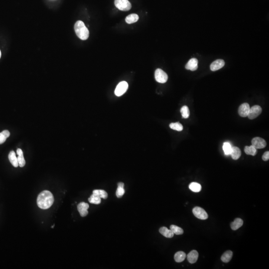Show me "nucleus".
Segmentation results:
<instances>
[{"instance_id":"nucleus-2","label":"nucleus","mask_w":269,"mask_h":269,"mask_svg":"<svg viewBox=\"0 0 269 269\" xmlns=\"http://www.w3.org/2000/svg\"><path fill=\"white\" fill-rule=\"evenodd\" d=\"M74 30L77 36L82 40L88 39L89 36V32L87 27L83 22L78 20L76 22L74 25Z\"/></svg>"},{"instance_id":"nucleus-23","label":"nucleus","mask_w":269,"mask_h":269,"mask_svg":"<svg viewBox=\"0 0 269 269\" xmlns=\"http://www.w3.org/2000/svg\"><path fill=\"white\" fill-rule=\"evenodd\" d=\"M232 146L229 142H225L223 145V150L226 156L230 155L231 153Z\"/></svg>"},{"instance_id":"nucleus-4","label":"nucleus","mask_w":269,"mask_h":269,"mask_svg":"<svg viewBox=\"0 0 269 269\" xmlns=\"http://www.w3.org/2000/svg\"><path fill=\"white\" fill-rule=\"evenodd\" d=\"M155 77L156 80L160 83H165L168 81V75L165 71L159 68L155 71Z\"/></svg>"},{"instance_id":"nucleus-6","label":"nucleus","mask_w":269,"mask_h":269,"mask_svg":"<svg viewBox=\"0 0 269 269\" xmlns=\"http://www.w3.org/2000/svg\"><path fill=\"white\" fill-rule=\"evenodd\" d=\"M128 88V84L126 81H122L119 83L115 90V94L117 96L123 95Z\"/></svg>"},{"instance_id":"nucleus-24","label":"nucleus","mask_w":269,"mask_h":269,"mask_svg":"<svg viewBox=\"0 0 269 269\" xmlns=\"http://www.w3.org/2000/svg\"><path fill=\"white\" fill-rule=\"evenodd\" d=\"M189 188L193 192L198 193L201 190V186L197 182H192L189 185Z\"/></svg>"},{"instance_id":"nucleus-19","label":"nucleus","mask_w":269,"mask_h":269,"mask_svg":"<svg viewBox=\"0 0 269 269\" xmlns=\"http://www.w3.org/2000/svg\"><path fill=\"white\" fill-rule=\"evenodd\" d=\"M186 256H187V255L184 252H182V251H179L175 254L174 258H175V262H177V263H181L185 260Z\"/></svg>"},{"instance_id":"nucleus-32","label":"nucleus","mask_w":269,"mask_h":269,"mask_svg":"<svg viewBox=\"0 0 269 269\" xmlns=\"http://www.w3.org/2000/svg\"><path fill=\"white\" fill-rule=\"evenodd\" d=\"M262 159L264 161H267L269 159V152H265L262 156Z\"/></svg>"},{"instance_id":"nucleus-18","label":"nucleus","mask_w":269,"mask_h":269,"mask_svg":"<svg viewBox=\"0 0 269 269\" xmlns=\"http://www.w3.org/2000/svg\"><path fill=\"white\" fill-rule=\"evenodd\" d=\"M243 221L242 219L237 218L235 219L234 221L231 223V228L233 230H237L238 229L243 225Z\"/></svg>"},{"instance_id":"nucleus-28","label":"nucleus","mask_w":269,"mask_h":269,"mask_svg":"<svg viewBox=\"0 0 269 269\" xmlns=\"http://www.w3.org/2000/svg\"><path fill=\"white\" fill-rule=\"evenodd\" d=\"M170 229L172 231L174 234L181 235L184 233V230L181 227H178L175 225H172L170 226Z\"/></svg>"},{"instance_id":"nucleus-10","label":"nucleus","mask_w":269,"mask_h":269,"mask_svg":"<svg viewBox=\"0 0 269 269\" xmlns=\"http://www.w3.org/2000/svg\"><path fill=\"white\" fill-rule=\"evenodd\" d=\"M89 206L88 204H87L86 203H81L78 204L77 206V209H78V211L79 212L80 215L82 217H85L87 215V214L88 213V209H89Z\"/></svg>"},{"instance_id":"nucleus-27","label":"nucleus","mask_w":269,"mask_h":269,"mask_svg":"<svg viewBox=\"0 0 269 269\" xmlns=\"http://www.w3.org/2000/svg\"><path fill=\"white\" fill-rule=\"evenodd\" d=\"M93 194H95L101 198L106 199L108 197V194L105 190H94L93 191Z\"/></svg>"},{"instance_id":"nucleus-1","label":"nucleus","mask_w":269,"mask_h":269,"mask_svg":"<svg viewBox=\"0 0 269 269\" xmlns=\"http://www.w3.org/2000/svg\"><path fill=\"white\" fill-rule=\"evenodd\" d=\"M54 203V195L49 191L44 190L38 195L37 204L40 209H49Z\"/></svg>"},{"instance_id":"nucleus-3","label":"nucleus","mask_w":269,"mask_h":269,"mask_svg":"<svg viewBox=\"0 0 269 269\" xmlns=\"http://www.w3.org/2000/svg\"><path fill=\"white\" fill-rule=\"evenodd\" d=\"M115 5L118 9L122 11L130 10L132 6L128 0H115Z\"/></svg>"},{"instance_id":"nucleus-12","label":"nucleus","mask_w":269,"mask_h":269,"mask_svg":"<svg viewBox=\"0 0 269 269\" xmlns=\"http://www.w3.org/2000/svg\"><path fill=\"white\" fill-rule=\"evenodd\" d=\"M225 65V62L222 60H217L214 61L210 65L211 71H215L222 68Z\"/></svg>"},{"instance_id":"nucleus-5","label":"nucleus","mask_w":269,"mask_h":269,"mask_svg":"<svg viewBox=\"0 0 269 269\" xmlns=\"http://www.w3.org/2000/svg\"><path fill=\"white\" fill-rule=\"evenodd\" d=\"M262 108L260 106H253L250 108L247 117L249 119L253 120L259 116L262 113Z\"/></svg>"},{"instance_id":"nucleus-8","label":"nucleus","mask_w":269,"mask_h":269,"mask_svg":"<svg viewBox=\"0 0 269 269\" xmlns=\"http://www.w3.org/2000/svg\"><path fill=\"white\" fill-rule=\"evenodd\" d=\"M252 145L256 149H261L266 147L267 143L264 139H262L261 138L256 137L252 139Z\"/></svg>"},{"instance_id":"nucleus-21","label":"nucleus","mask_w":269,"mask_h":269,"mask_svg":"<svg viewBox=\"0 0 269 269\" xmlns=\"http://www.w3.org/2000/svg\"><path fill=\"white\" fill-rule=\"evenodd\" d=\"M232 256H233V253L231 251H227L222 255L221 259L222 261L224 263H228L231 260Z\"/></svg>"},{"instance_id":"nucleus-20","label":"nucleus","mask_w":269,"mask_h":269,"mask_svg":"<svg viewBox=\"0 0 269 269\" xmlns=\"http://www.w3.org/2000/svg\"><path fill=\"white\" fill-rule=\"evenodd\" d=\"M139 17L138 15H137L136 14H132L131 15L128 16L126 17L125 20L127 23L129 24H131V23H134L136 22H137L139 20Z\"/></svg>"},{"instance_id":"nucleus-26","label":"nucleus","mask_w":269,"mask_h":269,"mask_svg":"<svg viewBox=\"0 0 269 269\" xmlns=\"http://www.w3.org/2000/svg\"><path fill=\"white\" fill-rule=\"evenodd\" d=\"M10 136V133L9 131L4 130L0 133V145L4 143L8 138Z\"/></svg>"},{"instance_id":"nucleus-31","label":"nucleus","mask_w":269,"mask_h":269,"mask_svg":"<svg viewBox=\"0 0 269 269\" xmlns=\"http://www.w3.org/2000/svg\"><path fill=\"white\" fill-rule=\"evenodd\" d=\"M125 190L124 188L122 187H118L117 190H116V196L118 198H121L123 196V195L124 194Z\"/></svg>"},{"instance_id":"nucleus-22","label":"nucleus","mask_w":269,"mask_h":269,"mask_svg":"<svg viewBox=\"0 0 269 269\" xmlns=\"http://www.w3.org/2000/svg\"><path fill=\"white\" fill-rule=\"evenodd\" d=\"M245 153L248 155H251L254 156L257 153V149L253 145L250 146H246L244 149Z\"/></svg>"},{"instance_id":"nucleus-17","label":"nucleus","mask_w":269,"mask_h":269,"mask_svg":"<svg viewBox=\"0 0 269 269\" xmlns=\"http://www.w3.org/2000/svg\"><path fill=\"white\" fill-rule=\"evenodd\" d=\"M230 155L233 159L237 160L239 159L241 155V151L239 148L237 147H232L231 153Z\"/></svg>"},{"instance_id":"nucleus-9","label":"nucleus","mask_w":269,"mask_h":269,"mask_svg":"<svg viewBox=\"0 0 269 269\" xmlns=\"http://www.w3.org/2000/svg\"><path fill=\"white\" fill-rule=\"evenodd\" d=\"M250 108V106L247 103H243L241 105L238 109V113L239 115L242 117H247Z\"/></svg>"},{"instance_id":"nucleus-34","label":"nucleus","mask_w":269,"mask_h":269,"mask_svg":"<svg viewBox=\"0 0 269 269\" xmlns=\"http://www.w3.org/2000/svg\"><path fill=\"white\" fill-rule=\"evenodd\" d=\"M1 51H0V58H1Z\"/></svg>"},{"instance_id":"nucleus-14","label":"nucleus","mask_w":269,"mask_h":269,"mask_svg":"<svg viewBox=\"0 0 269 269\" xmlns=\"http://www.w3.org/2000/svg\"><path fill=\"white\" fill-rule=\"evenodd\" d=\"M17 153L18 155L17 159L19 165L21 168H23L25 166V164H26V161H25V158L23 156V152L20 149H17Z\"/></svg>"},{"instance_id":"nucleus-11","label":"nucleus","mask_w":269,"mask_h":269,"mask_svg":"<svg viewBox=\"0 0 269 269\" xmlns=\"http://www.w3.org/2000/svg\"><path fill=\"white\" fill-rule=\"evenodd\" d=\"M198 61L196 58H191L185 65V68L191 71H195L198 68Z\"/></svg>"},{"instance_id":"nucleus-15","label":"nucleus","mask_w":269,"mask_h":269,"mask_svg":"<svg viewBox=\"0 0 269 269\" xmlns=\"http://www.w3.org/2000/svg\"><path fill=\"white\" fill-rule=\"evenodd\" d=\"M159 231L161 234L162 235L165 237L171 238L174 237V233L172 232L171 229L169 230L166 227H161V228L159 229Z\"/></svg>"},{"instance_id":"nucleus-13","label":"nucleus","mask_w":269,"mask_h":269,"mask_svg":"<svg viewBox=\"0 0 269 269\" xmlns=\"http://www.w3.org/2000/svg\"><path fill=\"white\" fill-rule=\"evenodd\" d=\"M198 258V253L196 250L191 251L187 256V259L190 263H195Z\"/></svg>"},{"instance_id":"nucleus-33","label":"nucleus","mask_w":269,"mask_h":269,"mask_svg":"<svg viewBox=\"0 0 269 269\" xmlns=\"http://www.w3.org/2000/svg\"><path fill=\"white\" fill-rule=\"evenodd\" d=\"M124 184L123 182H119L118 184V187H122V188H124Z\"/></svg>"},{"instance_id":"nucleus-25","label":"nucleus","mask_w":269,"mask_h":269,"mask_svg":"<svg viewBox=\"0 0 269 269\" xmlns=\"http://www.w3.org/2000/svg\"><path fill=\"white\" fill-rule=\"evenodd\" d=\"M88 201L92 204H99L101 202V198L95 194H93L89 198Z\"/></svg>"},{"instance_id":"nucleus-29","label":"nucleus","mask_w":269,"mask_h":269,"mask_svg":"<svg viewBox=\"0 0 269 269\" xmlns=\"http://www.w3.org/2000/svg\"><path fill=\"white\" fill-rule=\"evenodd\" d=\"M181 113L182 117L184 119H187L189 117L190 115V111L188 107L187 106H184L181 107Z\"/></svg>"},{"instance_id":"nucleus-16","label":"nucleus","mask_w":269,"mask_h":269,"mask_svg":"<svg viewBox=\"0 0 269 269\" xmlns=\"http://www.w3.org/2000/svg\"><path fill=\"white\" fill-rule=\"evenodd\" d=\"M9 159L11 163L15 168H17L19 166V163L17 161V159L16 156V153L13 150H12L9 153Z\"/></svg>"},{"instance_id":"nucleus-30","label":"nucleus","mask_w":269,"mask_h":269,"mask_svg":"<svg viewBox=\"0 0 269 269\" xmlns=\"http://www.w3.org/2000/svg\"><path fill=\"white\" fill-rule=\"evenodd\" d=\"M169 127L172 130L177 131H181L184 129L182 125L179 122L171 123L169 125Z\"/></svg>"},{"instance_id":"nucleus-7","label":"nucleus","mask_w":269,"mask_h":269,"mask_svg":"<svg viewBox=\"0 0 269 269\" xmlns=\"http://www.w3.org/2000/svg\"><path fill=\"white\" fill-rule=\"evenodd\" d=\"M193 212L195 217L201 220H206L209 215L205 210L200 207H195L193 209Z\"/></svg>"}]
</instances>
